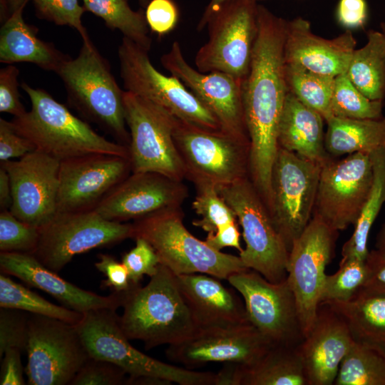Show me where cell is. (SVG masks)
Masks as SVG:
<instances>
[{
  "label": "cell",
  "mask_w": 385,
  "mask_h": 385,
  "mask_svg": "<svg viewBox=\"0 0 385 385\" xmlns=\"http://www.w3.org/2000/svg\"><path fill=\"white\" fill-rule=\"evenodd\" d=\"M257 19L250 70L242 83V103L250 140L249 178L261 195L268 196L279 149V122L288 93L284 62L287 20L261 4Z\"/></svg>",
  "instance_id": "obj_1"
},
{
  "label": "cell",
  "mask_w": 385,
  "mask_h": 385,
  "mask_svg": "<svg viewBox=\"0 0 385 385\" xmlns=\"http://www.w3.org/2000/svg\"><path fill=\"white\" fill-rule=\"evenodd\" d=\"M121 294L120 327L128 339L142 341L148 350L180 343L197 329L177 276L163 265L146 285L132 284Z\"/></svg>",
  "instance_id": "obj_2"
},
{
  "label": "cell",
  "mask_w": 385,
  "mask_h": 385,
  "mask_svg": "<svg viewBox=\"0 0 385 385\" xmlns=\"http://www.w3.org/2000/svg\"><path fill=\"white\" fill-rule=\"evenodd\" d=\"M21 88L29 97L31 109L11 123L15 131L36 150L60 162L97 153L129 158L128 146L98 134L43 89L26 83Z\"/></svg>",
  "instance_id": "obj_3"
},
{
  "label": "cell",
  "mask_w": 385,
  "mask_h": 385,
  "mask_svg": "<svg viewBox=\"0 0 385 385\" xmlns=\"http://www.w3.org/2000/svg\"><path fill=\"white\" fill-rule=\"evenodd\" d=\"M69 104L117 143L129 146L123 93L111 66L91 41L83 42L78 56L65 61L57 71Z\"/></svg>",
  "instance_id": "obj_4"
},
{
  "label": "cell",
  "mask_w": 385,
  "mask_h": 385,
  "mask_svg": "<svg viewBox=\"0 0 385 385\" xmlns=\"http://www.w3.org/2000/svg\"><path fill=\"white\" fill-rule=\"evenodd\" d=\"M182 207L165 209L135 220L133 239L147 240L161 265L175 275L203 273L222 279L247 270L239 256L217 251L191 234Z\"/></svg>",
  "instance_id": "obj_5"
},
{
  "label": "cell",
  "mask_w": 385,
  "mask_h": 385,
  "mask_svg": "<svg viewBox=\"0 0 385 385\" xmlns=\"http://www.w3.org/2000/svg\"><path fill=\"white\" fill-rule=\"evenodd\" d=\"M116 309L83 313L75 324L90 357L110 361L130 377L151 376L180 385H216L217 373L192 371L150 357L133 346L123 333Z\"/></svg>",
  "instance_id": "obj_6"
},
{
  "label": "cell",
  "mask_w": 385,
  "mask_h": 385,
  "mask_svg": "<svg viewBox=\"0 0 385 385\" xmlns=\"http://www.w3.org/2000/svg\"><path fill=\"white\" fill-rule=\"evenodd\" d=\"M217 190L242 227L245 248L239 257L244 265L271 282L286 279L289 251L249 177Z\"/></svg>",
  "instance_id": "obj_7"
},
{
  "label": "cell",
  "mask_w": 385,
  "mask_h": 385,
  "mask_svg": "<svg viewBox=\"0 0 385 385\" xmlns=\"http://www.w3.org/2000/svg\"><path fill=\"white\" fill-rule=\"evenodd\" d=\"M173 138L185 178L195 187L210 185L218 188L249 177V142L178 118Z\"/></svg>",
  "instance_id": "obj_8"
},
{
  "label": "cell",
  "mask_w": 385,
  "mask_h": 385,
  "mask_svg": "<svg viewBox=\"0 0 385 385\" xmlns=\"http://www.w3.org/2000/svg\"><path fill=\"white\" fill-rule=\"evenodd\" d=\"M118 56L126 91L165 108L182 120L208 130H220L213 114L178 78L155 69L148 51L123 37Z\"/></svg>",
  "instance_id": "obj_9"
},
{
  "label": "cell",
  "mask_w": 385,
  "mask_h": 385,
  "mask_svg": "<svg viewBox=\"0 0 385 385\" xmlns=\"http://www.w3.org/2000/svg\"><path fill=\"white\" fill-rule=\"evenodd\" d=\"M259 0H229L210 18L208 41L195 58L202 73L220 71L245 79L258 31Z\"/></svg>",
  "instance_id": "obj_10"
},
{
  "label": "cell",
  "mask_w": 385,
  "mask_h": 385,
  "mask_svg": "<svg viewBox=\"0 0 385 385\" xmlns=\"http://www.w3.org/2000/svg\"><path fill=\"white\" fill-rule=\"evenodd\" d=\"M123 106L130 137L128 150L132 173L155 172L183 181L185 168L173 138L177 118L126 91Z\"/></svg>",
  "instance_id": "obj_11"
},
{
  "label": "cell",
  "mask_w": 385,
  "mask_h": 385,
  "mask_svg": "<svg viewBox=\"0 0 385 385\" xmlns=\"http://www.w3.org/2000/svg\"><path fill=\"white\" fill-rule=\"evenodd\" d=\"M32 255L44 266L58 272L77 255L133 238V223L106 220L94 210L57 212L39 228Z\"/></svg>",
  "instance_id": "obj_12"
},
{
  "label": "cell",
  "mask_w": 385,
  "mask_h": 385,
  "mask_svg": "<svg viewBox=\"0 0 385 385\" xmlns=\"http://www.w3.org/2000/svg\"><path fill=\"white\" fill-rule=\"evenodd\" d=\"M26 351L30 385L70 384L90 357L74 324L33 314Z\"/></svg>",
  "instance_id": "obj_13"
},
{
  "label": "cell",
  "mask_w": 385,
  "mask_h": 385,
  "mask_svg": "<svg viewBox=\"0 0 385 385\" xmlns=\"http://www.w3.org/2000/svg\"><path fill=\"white\" fill-rule=\"evenodd\" d=\"M321 167L279 147L272 171L271 217L288 251L312 217Z\"/></svg>",
  "instance_id": "obj_14"
},
{
  "label": "cell",
  "mask_w": 385,
  "mask_h": 385,
  "mask_svg": "<svg viewBox=\"0 0 385 385\" xmlns=\"http://www.w3.org/2000/svg\"><path fill=\"white\" fill-rule=\"evenodd\" d=\"M241 295L250 323L273 346H298L304 339L294 294L284 279L273 283L252 270L227 279Z\"/></svg>",
  "instance_id": "obj_15"
},
{
  "label": "cell",
  "mask_w": 385,
  "mask_h": 385,
  "mask_svg": "<svg viewBox=\"0 0 385 385\" xmlns=\"http://www.w3.org/2000/svg\"><path fill=\"white\" fill-rule=\"evenodd\" d=\"M374 180L370 154L357 152L322 165L313 215L339 231L354 225Z\"/></svg>",
  "instance_id": "obj_16"
},
{
  "label": "cell",
  "mask_w": 385,
  "mask_h": 385,
  "mask_svg": "<svg viewBox=\"0 0 385 385\" xmlns=\"http://www.w3.org/2000/svg\"><path fill=\"white\" fill-rule=\"evenodd\" d=\"M337 235L338 231L312 215L289 251L287 279L295 297L304 337L316 320L325 269L333 257Z\"/></svg>",
  "instance_id": "obj_17"
},
{
  "label": "cell",
  "mask_w": 385,
  "mask_h": 385,
  "mask_svg": "<svg viewBox=\"0 0 385 385\" xmlns=\"http://www.w3.org/2000/svg\"><path fill=\"white\" fill-rule=\"evenodd\" d=\"M160 62L213 114L222 132L250 143L242 103L244 79L224 72L202 73L195 69L185 59L178 41L161 56Z\"/></svg>",
  "instance_id": "obj_18"
},
{
  "label": "cell",
  "mask_w": 385,
  "mask_h": 385,
  "mask_svg": "<svg viewBox=\"0 0 385 385\" xmlns=\"http://www.w3.org/2000/svg\"><path fill=\"white\" fill-rule=\"evenodd\" d=\"M273 345L250 323L227 327L197 328L183 342L169 345L170 361L188 369L211 362L250 365Z\"/></svg>",
  "instance_id": "obj_19"
},
{
  "label": "cell",
  "mask_w": 385,
  "mask_h": 385,
  "mask_svg": "<svg viewBox=\"0 0 385 385\" xmlns=\"http://www.w3.org/2000/svg\"><path fill=\"white\" fill-rule=\"evenodd\" d=\"M1 166L10 179L11 213L38 228L46 225L57 212L60 161L36 149Z\"/></svg>",
  "instance_id": "obj_20"
},
{
  "label": "cell",
  "mask_w": 385,
  "mask_h": 385,
  "mask_svg": "<svg viewBox=\"0 0 385 385\" xmlns=\"http://www.w3.org/2000/svg\"><path fill=\"white\" fill-rule=\"evenodd\" d=\"M132 173L129 158L90 154L60 162L57 212L93 210Z\"/></svg>",
  "instance_id": "obj_21"
},
{
  "label": "cell",
  "mask_w": 385,
  "mask_h": 385,
  "mask_svg": "<svg viewBox=\"0 0 385 385\" xmlns=\"http://www.w3.org/2000/svg\"><path fill=\"white\" fill-rule=\"evenodd\" d=\"M188 197V189L183 181L155 172L131 173L94 210L106 220L124 222L182 207Z\"/></svg>",
  "instance_id": "obj_22"
},
{
  "label": "cell",
  "mask_w": 385,
  "mask_h": 385,
  "mask_svg": "<svg viewBox=\"0 0 385 385\" xmlns=\"http://www.w3.org/2000/svg\"><path fill=\"white\" fill-rule=\"evenodd\" d=\"M356 43L351 30L326 39L312 32L308 20L297 17L287 21L284 61L335 78L346 72Z\"/></svg>",
  "instance_id": "obj_23"
},
{
  "label": "cell",
  "mask_w": 385,
  "mask_h": 385,
  "mask_svg": "<svg viewBox=\"0 0 385 385\" xmlns=\"http://www.w3.org/2000/svg\"><path fill=\"white\" fill-rule=\"evenodd\" d=\"M354 340L344 320L320 304L316 320L298 345L308 385H332Z\"/></svg>",
  "instance_id": "obj_24"
},
{
  "label": "cell",
  "mask_w": 385,
  "mask_h": 385,
  "mask_svg": "<svg viewBox=\"0 0 385 385\" xmlns=\"http://www.w3.org/2000/svg\"><path fill=\"white\" fill-rule=\"evenodd\" d=\"M0 268L1 272L47 292L66 307L81 313L103 308L117 309L122 305L121 292L101 296L81 289L61 278L31 253L0 252Z\"/></svg>",
  "instance_id": "obj_25"
},
{
  "label": "cell",
  "mask_w": 385,
  "mask_h": 385,
  "mask_svg": "<svg viewBox=\"0 0 385 385\" xmlns=\"http://www.w3.org/2000/svg\"><path fill=\"white\" fill-rule=\"evenodd\" d=\"M179 288L197 328L250 323L240 294L221 279L203 273L176 275Z\"/></svg>",
  "instance_id": "obj_26"
},
{
  "label": "cell",
  "mask_w": 385,
  "mask_h": 385,
  "mask_svg": "<svg viewBox=\"0 0 385 385\" xmlns=\"http://www.w3.org/2000/svg\"><path fill=\"white\" fill-rule=\"evenodd\" d=\"M217 385H308L298 346H272L250 365L225 363Z\"/></svg>",
  "instance_id": "obj_27"
},
{
  "label": "cell",
  "mask_w": 385,
  "mask_h": 385,
  "mask_svg": "<svg viewBox=\"0 0 385 385\" xmlns=\"http://www.w3.org/2000/svg\"><path fill=\"white\" fill-rule=\"evenodd\" d=\"M324 120L288 91L279 122V147L322 165L331 158L324 145Z\"/></svg>",
  "instance_id": "obj_28"
},
{
  "label": "cell",
  "mask_w": 385,
  "mask_h": 385,
  "mask_svg": "<svg viewBox=\"0 0 385 385\" xmlns=\"http://www.w3.org/2000/svg\"><path fill=\"white\" fill-rule=\"evenodd\" d=\"M28 1L3 22L0 30V61L7 64L31 63L56 73L69 56L56 48L53 43L40 39L38 29L25 22L23 10Z\"/></svg>",
  "instance_id": "obj_29"
},
{
  "label": "cell",
  "mask_w": 385,
  "mask_h": 385,
  "mask_svg": "<svg viewBox=\"0 0 385 385\" xmlns=\"http://www.w3.org/2000/svg\"><path fill=\"white\" fill-rule=\"evenodd\" d=\"M322 304L344 320L354 342L385 351V292L361 289L349 300Z\"/></svg>",
  "instance_id": "obj_30"
},
{
  "label": "cell",
  "mask_w": 385,
  "mask_h": 385,
  "mask_svg": "<svg viewBox=\"0 0 385 385\" xmlns=\"http://www.w3.org/2000/svg\"><path fill=\"white\" fill-rule=\"evenodd\" d=\"M326 123L324 145L330 155L370 153L385 148V116L375 119L333 116Z\"/></svg>",
  "instance_id": "obj_31"
},
{
  "label": "cell",
  "mask_w": 385,
  "mask_h": 385,
  "mask_svg": "<svg viewBox=\"0 0 385 385\" xmlns=\"http://www.w3.org/2000/svg\"><path fill=\"white\" fill-rule=\"evenodd\" d=\"M367 43L355 49L346 74L352 84L371 100L385 98V34L370 29Z\"/></svg>",
  "instance_id": "obj_32"
},
{
  "label": "cell",
  "mask_w": 385,
  "mask_h": 385,
  "mask_svg": "<svg viewBox=\"0 0 385 385\" xmlns=\"http://www.w3.org/2000/svg\"><path fill=\"white\" fill-rule=\"evenodd\" d=\"M374 180L369 197L349 239L344 244L342 259L365 260L369 253L367 240L371 228L385 202V148L369 153Z\"/></svg>",
  "instance_id": "obj_33"
},
{
  "label": "cell",
  "mask_w": 385,
  "mask_h": 385,
  "mask_svg": "<svg viewBox=\"0 0 385 385\" xmlns=\"http://www.w3.org/2000/svg\"><path fill=\"white\" fill-rule=\"evenodd\" d=\"M336 385H385V351L354 342L339 366Z\"/></svg>",
  "instance_id": "obj_34"
},
{
  "label": "cell",
  "mask_w": 385,
  "mask_h": 385,
  "mask_svg": "<svg viewBox=\"0 0 385 385\" xmlns=\"http://www.w3.org/2000/svg\"><path fill=\"white\" fill-rule=\"evenodd\" d=\"M85 10L101 18L111 29H118L128 38L145 50L151 48L145 14L133 11L128 0H82Z\"/></svg>",
  "instance_id": "obj_35"
},
{
  "label": "cell",
  "mask_w": 385,
  "mask_h": 385,
  "mask_svg": "<svg viewBox=\"0 0 385 385\" xmlns=\"http://www.w3.org/2000/svg\"><path fill=\"white\" fill-rule=\"evenodd\" d=\"M284 76L288 91L319 113L325 121L332 117L331 101L335 78L286 63Z\"/></svg>",
  "instance_id": "obj_36"
},
{
  "label": "cell",
  "mask_w": 385,
  "mask_h": 385,
  "mask_svg": "<svg viewBox=\"0 0 385 385\" xmlns=\"http://www.w3.org/2000/svg\"><path fill=\"white\" fill-rule=\"evenodd\" d=\"M0 307L14 309L78 324L83 313L53 304L21 284L13 281L6 274H0Z\"/></svg>",
  "instance_id": "obj_37"
},
{
  "label": "cell",
  "mask_w": 385,
  "mask_h": 385,
  "mask_svg": "<svg viewBox=\"0 0 385 385\" xmlns=\"http://www.w3.org/2000/svg\"><path fill=\"white\" fill-rule=\"evenodd\" d=\"M383 107V101L371 100L365 96L352 84L346 73L335 77L331 101L332 117L379 118L384 116Z\"/></svg>",
  "instance_id": "obj_38"
},
{
  "label": "cell",
  "mask_w": 385,
  "mask_h": 385,
  "mask_svg": "<svg viewBox=\"0 0 385 385\" xmlns=\"http://www.w3.org/2000/svg\"><path fill=\"white\" fill-rule=\"evenodd\" d=\"M368 277L365 260L341 259L339 270L324 277L319 304L330 301L351 299L365 284Z\"/></svg>",
  "instance_id": "obj_39"
},
{
  "label": "cell",
  "mask_w": 385,
  "mask_h": 385,
  "mask_svg": "<svg viewBox=\"0 0 385 385\" xmlns=\"http://www.w3.org/2000/svg\"><path fill=\"white\" fill-rule=\"evenodd\" d=\"M196 195L192 207L201 217L194 220L192 225L208 232H215L219 227L237 222L234 211L226 203L213 185L195 187Z\"/></svg>",
  "instance_id": "obj_40"
},
{
  "label": "cell",
  "mask_w": 385,
  "mask_h": 385,
  "mask_svg": "<svg viewBox=\"0 0 385 385\" xmlns=\"http://www.w3.org/2000/svg\"><path fill=\"white\" fill-rule=\"evenodd\" d=\"M40 236L39 228L27 224L9 210L0 212V252L32 254Z\"/></svg>",
  "instance_id": "obj_41"
},
{
  "label": "cell",
  "mask_w": 385,
  "mask_h": 385,
  "mask_svg": "<svg viewBox=\"0 0 385 385\" xmlns=\"http://www.w3.org/2000/svg\"><path fill=\"white\" fill-rule=\"evenodd\" d=\"M37 14L43 19L58 26L74 28L82 37L83 42L91 41L81 17L85 11L79 0H33Z\"/></svg>",
  "instance_id": "obj_42"
},
{
  "label": "cell",
  "mask_w": 385,
  "mask_h": 385,
  "mask_svg": "<svg viewBox=\"0 0 385 385\" xmlns=\"http://www.w3.org/2000/svg\"><path fill=\"white\" fill-rule=\"evenodd\" d=\"M29 332V317L23 311L0 309V357L9 349L26 350Z\"/></svg>",
  "instance_id": "obj_43"
},
{
  "label": "cell",
  "mask_w": 385,
  "mask_h": 385,
  "mask_svg": "<svg viewBox=\"0 0 385 385\" xmlns=\"http://www.w3.org/2000/svg\"><path fill=\"white\" fill-rule=\"evenodd\" d=\"M126 372L108 361L89 357L70 385L125 384Z\"/></svg>",
  "instance_id": "obj_44"
},
{
  "label": "cell",
  "mask_w": 385,
  "mask_h": 385,
  "mask_svg": "<svg viewBox=\"0 0 385 385\" xmlns=\"http://www.w3.org/2000/svg\"><path fill=\"white\" fill-rule=\"evenodd\" d=\"M135 246L122 257V262L128 270L130 281L133 284H139L144 275L153 276L160 263L159 257L145 240L136 237Z\"/></svg>",
  "instance_id": "obj_45"
},
{
  "label": "cell",
  "mask_w": 385,
  "mask_h": 385,
  "mask_svg": "<svg viewBox=\"0 0 385 385\" xmlns=\"http://www.w3.org/2000/svg\"><path fill=\"white\" fill-rule=\"evenodd\" d=\"M148 26L159 36L172 31L179 19V11L173 0H150L145 13Z\"/></svg>",
  "instance_id": "obj_46"
},
{
  "label": "cell",
  "mask_w": 385,
  "mask_h": 385,
  "mask_svg": "<svg viewBox=\"0 0 385 385\" xmlns=\"http://www.w3.org/2000/svg\"><path fill=\"white\" fill-rule=\"evenodd\" d=\"M19 74V69L11 64L0 70V112L9 113L14 118L26 112L18 90Z\"/></svg>",
  "instance_id": "obj_47"
},
{
  "label": "cell",
  "mask_w": 385,
  "mask_h": 385,
  "mask_svg": "<svg viewBox=\"0 0 385 385\" xmlns=\"http://www.w3.org/2000/svg\"><path fill=\"white\" fill-rule=\"evenodd\" d=\"M34 150V145L29 140L15 131L11 121L0 118L1 162L20 158Z\"/></svg>",
  "instance_id": "obj_48"
},
{
  "label": "cell",
  "mask_w": 385,
  "mask_h": 385,
  "mask_svg": "<svg viewBox=\"0 0 385 385\" xmlns=\"http://www.w3.org/2000/svg\"><path fill=\"white\" fill-rule=\"evenodd\" d=\"M98 259L95 267L106 276L103 286L112 288L113 292H122L133 284L130 282L128 270L122 262H119L108 254L98 255Z\"/></svg>",
  "instance_id": "obj_49"
},
{
  "label": "cell",
  "mask_w": 385,
  "mask_h": 385,
  "mask_svg": "<svg viewBox=\"0 0 385 385\" xmlns=\"http://www.w3.org/2000/svg\"><path fill=\"white\" fill-rule=\"evenodd\" d=\"M366 0H339L336 16L339 24L348 30L364 26L367 20Z\"/></svg>",
  "instance_id": "obj_50"
},
{
  "label": "cell",
  "mask_w": 385,
  "mask_h": 385,
  "mask_svg": "<svg viewBox=\"0 0 385 385\" xmlns=\"http://www.w3.org/2000/svg\"><path fill=\"white\" fill-rule=\"evenodd\" d=\"M368 277L361 289L385 292V252L372 250L365 260Z\"/></svg>",
  "instance_id": "obj_51"
},
{
  "label": "cell",
  "mask_w": 385,
  "mask_h": 385,
  "mask_svg": "<svg viewBox=\"0 0 385 385\" xmlns=\"http://www.w3.org/2000/svg\"><path fill=\"white\" fill-rule=\"evenodd\" d=\"M21 350L9 349L6 350L1 361L0 384L24 385V369L21 359Z\"/></svg>",
  "instance_id": "obj_52"
},
{
  "label": "cell",
  "mask_w": 385,
  "mask_h": 385,
  "mask_svg": "<svg viewBox=\"0 0 385 385\" xmlns=\"http://www.w3.org/2000/svg\"><path fill=\"white\" fill-rule=\"evenodd\" d=\"M240 237L237 223L234 222L219 227L215 232H208L205 241L217 251L230 247L241 252L243 249L240 242Z\"/></svg>",
  "instance_id": "obj_53"
},
{
  "label": "cell",
  "mask_w": 385,
  "mask_h": 385,
  "mask_svg": "<svg viewBox=\"0 0 385 385\" xmlns=\"http://www.w3.org/2000/svg\"><path fill=\"white\" fill-rule=\"evenodd\" d=\"M12 203L11 187L6 170L0 167V208L9 210Z\"/></svg>",
  "instance_id": "obj_54"
},
{
  "label": "cell",
  "mask_w": 385,
  "mask_h": 385,
  "mask_svg": "<svg viewBox=\"0 0 385 385\" xmlns=\"http://www.w3.org/2000/svg\"><path fill=\"white\" fill-rule=\"evenodd\" d=\"M227 1L229 0H210L209 1L197 25V29L198 30V31H200L205 28H206V25L210 18L223 4H225Z\"/></svg>",
  "instance_id": "obj_55"
},
{
  "label": "cell",
  "mask_w": 385,
  "mask_h": 385,
  "mask_svg": "<svg viewBox=\"0 0 385 385\" xmlns=\"http://www.w3.org/2000/svg\"><path fill=\"white\" fill-rule=\"evenodd\" d=\"M375 247L376 250L385 252V221L376 236Z\"/></svg>",
  "instance_id": "obj_56"
},
{
  "label": "cell",
  "mask_w": 385,
  "mask_h": 385,
  "mask_svg": "<svg viewBox=\"0 0 385 385\" xmlns=\"http://www.w3.org/2000/svg\"><path fill=\"white\" fill-rule=\"evenodd\" d=\"M26 0H3L6 10L9 11V16L16 10Z\"/></svg>",
  "instance_id": "obj_57"
},
{
  "label": "cell",
  "mask_w": 385,
  "mask_h": 385,
  "mask_svg": "<svg viewBox=\"0 0 385 385\" xmlns=\"http://www.w3.org/2000/svg\"><path fill=\"white\" fill-rule=\"evenodd\" d=\"M139 3L144 7H146L150 0H138Z\"/></svg>",
  "instance_id": "obj_58"
},
{
  "label": "cell",
  "mask_w": 385,
  "mask_h": 385,
  "mask_svg": "<svg viewBox=\"0 0 385 385\" xmlns=\"http://www.w3.org/2000/svg\"><path fill=\"white\" fill-rule=\"evenodd\" d=\"M381 31L385 34V21H383L380 24Z\"/></svg>",
  "instance_id": "obj_59"
}]
</instances>
